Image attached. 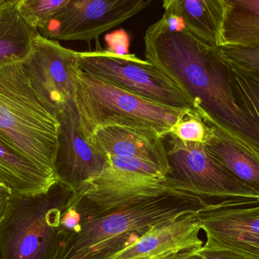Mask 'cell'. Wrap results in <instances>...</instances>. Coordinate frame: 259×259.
Instances as JSON below:
<instances>
[{"mask_svg":"<svg viewBox=\"0 0 259 259\" xmlns=\"http://www.w3.org/2000/svg\"><path fill=\"white\" fill-rule=\"evenodd\" d=\"M225 17L222 45L259 44V0H222Z\"/></svg>","mask_w":259,"mask_h":259,"instance_id":"obj_17","label":"cell"},{"mask_svg":"<svg viewBox=\"0 0 259 259\" xmlns=\"http://www.w3.org/2000/svg\"><path fill=\"white\" fill-rule=\"evenodd\" d=\"M55 175L36 167L0 140V182L13 195H34L47 191L57 182Z\"/></svg>","mask_w":259,"mask_h":259,"instance_id":"obj_16","label":"cell"},{"mask_svg":"<svg viewBox=\"0 0 259 259\" xmlns=\"http://www.w3.org/2000/svg\"><path fill=\"white\" fill-rule=\"evenodd\" d=\"M59 127L38 100L21 62H0V140L56 176Z\"/></svg>","mask_w":259,"mask_h":259,"instance_id":"obj_3","label":"cell"},{"mask_svg":"<svg viewBox=\"0 0 259 259\" xmlns=\"http://www.w3.org/2000/svg\"><path fill=\"white\" fill-rule=\"evenodd\" d=\"M225 60L240 69L259 75V44L249 46L223 45Z\"/></svg>","mask_w":259,"mask_h":259,"instance_id":"obj_22","label":"cell"},{"mask_svg":"<svg viewBox=\"0 0 259 259\" xmlns=\"http://www.w3.org/2000/svg\"><path fill=\"white\" fill-rule=\"evenodd\" d=\"M197 212L184 214L158 225L110 259H157L177 252L200 249L203 241Z\"/></svg>","mask_w":259,"mask_h":259,"instance_id":"obj_13","label":"cell"},{"mask_svg":"<svg viewBox=\"0 0 259 259\" xmlns=\"http://www.w3.org/2000/svg\"><path fill=\"white\" fill-rule=\"evenodd\" d=\"M152 0H71L39 29L54 40L91 42L138 14Z\"/></svg>","mask_w":259,"mask_h":259,"instance_id":"obj_9","label":"cell"},{"mask_svg":"<svg viewBox=\"0 0 259 259\" xmlns=\"http://www.w3.org/2000/svg\"><path fill=\"white\" fill-rule=\"evenodd\" d=\"M144 42L146 60L178 86L205 122L259 155V124L237 103L220 47L182 25L169 27L163 17L147 29Z\"/></svg>","mask_w":259,"mask_h":259,"instance_id":"obj_1","label":"cell"},{"mask_svg":"<svg viewBox=\"0 0 259 259\" xmlns=\"http://www.w3.org/2000/svg\"><path fill=\"white\" fill-rule=\"evenodd\" d=\"M167 259H249L219 251L200 249H191L174 254Z\"/></svg>","mask_w":259,"mask_h":259,"instance_id":"obj_24","label":"cell"},{"mask_svg":"<svg viewBox=\"0 0 259 259\" xmlns=\"http://www.w3.org/2000/svg\"><path fill=\"white\" fill-rule=\"evenodd\" d=\"M108 156L109 157L110 164L115 167L130 170V171L143 174V175L165 177L158 167L142 160L124 158V157L111 156V155H108Z\"/></svg>","mask_w":259,"mask_h":259,"instance_id":"obj_23","label":"cell"},{"mask_svg":"<svg viewBox=\"0 0 259 259\" xmlns=\"http://www.w3.org/2000/svg\"><path fill=\"white\" fill-rule=\"evenodd\" d=\"M56 118L59 127L55 173L58 181L78 194L109 165V157L83 135L75 110L65 109Z\"/></svg>","mask_w":259,"mask_h":259,"instance_id":"obj_11","label":"cell"},{"mask_svg":"<svg viewBox=\"0 0 259 259\" xmlns=\"http://www.w3.org/2000/svg\"><path fill=\"white\" fill-rule=\"evenodd\" d=\"M210 131V126L193 109L172 128L170 134L186 143L205 144Z\"/></svg>","mask_w":259,"mask_h":259,"instance_id":"obj_21","label":"cell"},{"mask_svg":"<svg viewBox=\"0 0 259 259\" xmlns=\"http://www.w3.org/2000/svg\"><path fill=\"white\" fill-rule=\"evenodd\" d=\"M228 64L237 103L259 124V75Z\"/></svg>","mask_w":259,"mask_h":259,"instance_id":"obj_19","label":"cell"},{"mask_svg":"<svg viewBox=\"0 0 259 259\" xmlns=\"http://www.w3.org/2000/svg\"><path fill=\"white\" fill-rule=\"evenodd\" d=\"M77 53L39 33L30 53L21 61L38 100L53 116L65 109L76 111L74 75L79 68Z\"/></svg>","mask_w":259,"mask_h":259,"instance_id":"obj_8","label":"cell"},{"mask_svg":"<svg viewBox=\"0 0 259 259\" xmlns=\"http://www.w3.org/2000/svg\"><path fill=\"white\" fill-rule=\"evenodd\" d=\"M77 52L80 69L121 89L176 109H193L176 84L158 68L135 55L119 56L102 50Z\"/></svg>","mask_w":259,"mask_h":259,"instance_id":"obj_7","label":"cell"},{"mask_svg":"<svg viewBox=\"0 0 259 259\" xmlns=\"http://www.w3.org/2000/svg\"><path fill=\"white\" fill-rule=\"evenodd\" d=\"M74 102L80 131L88 139L97 127L121 125L154 131L164 137L193 109L169 107L121 89L77 68Z\"/></svg>","mask_w":259,"mask_h":259,"instance_id":"obj_4","label":"cell"},{"mask_svg":"<svg viewBox=\"0 0 259 259\" xmlns=\"http://www.w3.org/2000/svg\"><path fill=\"white\" fill-rule=\"evenodd\" d=\"M0 259H1V256H0Z\"/></svg>","mask_w":259,"mask_h":259,"instance_id":"obj_29","label":"cell"},{"mask_svg":"<svg viewBox=\"0 0 259 259\" xmlns=\"http://www.w3.org/2000/svg\"><path fill=\"white\" fill-rule=\"evenodd\" d=\"M39 30L27 24L15 5L0 6V62H21L31 50Z\"/></svg>","mask_w":259,"mask_h":259,"instance_id":"obj_18","label":"cell"},{"mask_svg":"<svg viewBox=\"0 0 259 259\" xmlns=\"http://www.w3.org/2000/svg\"><path fill=\"white\" fill-rule=\"evenodd\" d=\"M71 0H19L15 4L24 21L39 30Z\"/></svg>","mask_w":259,"mask_h":259,"instance_id":"obj_20","label":"cell"},{"mask_svg":"<svg viewBox=\"0 0 259 259\" xmlns=\"http://www.w3.org/2000/svg\"><path fill=\"white\" fill-rule=\"evenodd\" d=\"M197 218L206 236L202 248L259 259V202L209 205Z\"/></svg>","mask_w":259,"mask_h":259,"instance_id":"obj_10","label":"cell"},{"mask_svg":"<svg viewBox=\"0 0 259 259\" xmlns=\"http://www.w3.org/2000/svg\"><path fill=\"white\" fill-rule=\"evenodd\" d=\"M205 143L208 153L237 180L259 194V155L213 124Z\"/></svg>","mask_w":259,"mask_h":259,"instance_id":"obj_15","label":"cell"},{"mask_svg":"<svg viewBox=\"0 0 259 259\" xmlns=\"http://www.w3.org/2000/svg\"><path fill=\"white\" fill-rule=\"evenodd\" d=\"M207 206L175 189L121 205L73 198L61 218L52 259H110L155 227Z\"/></svg>","mask_w":259,"mask_h":259,"instance_id":"obj_2","label":"cell"},{"mask_svg":"<svg viewBox=\"0 0 259 259\" xmlns=\"http://www.w3.org/2000/svg\"><path fill=\"white\" fill-rule=\"evenodd\" d=\"M107 45L106 51L119 56L129 55L130 38L124 30H119L105 36Z\"/></svg>","mask_w":259,"mask_h":259,"instance_id":"obj_25","label":"cell"},{"mask_svg":"<svg viewBox=\"0 0 259 259\" xmlns=\"http://www.w3.org/2000/svg\"><path fill=\"white\" fill-rule=\"evenodd\" d=\"M13 193L8 186L0 182V224L6 217L10 208Z\"/></svg>","mask_w":259,"mask_h":259,"instance_id":"obj_26","label":"cell"},{"mask_svg":"<svg viewBox=\"0 0 259 259\" xmlns=\"http://www.w3.org/2000/svg\"><path fill=\"white\" fill-rule=\"evenodd\" d=\"M164 15L181 21L189 32L211 47L222 45L225 7L222 0H163Z\"/></svg>","mask_w":259,"mask_h":259,"instance_id":"obj_14","label":"cell"},{"mask_svg":"<svg viewBox=\"0 0 259 259\" xmlns=\"http://www.w3.org/2000/svg\"><path fill=\"white\" fill-rule=\"evenodd\" d=\"M177 253H178V252H177ZM174 254H176V253L170 254V255H165V256L161 257V258H157V259H167L169 258V257L171 256L172 255H174Z\"/></svg>","mask_w":259,"mask_h":259,"instance_id":"obj_28","label":"cell"},{"mask_svg":"<svg viewBox=\"0 0 259 259\" xmlns=\"http://www.w3.org/2000/svg\"><path fill=\"white\" fill-rule=\"evenodd\" d=\"M73 196L59 181L38 194L13 195L0 224L1 259H52L61 218Z\"/></svg>","mask_w":259,"mask_h":259,"instance_id":"obj_5","label":"cell"},{"mask_svg":"<svg viewBox=\"0 0 259 259\" xmlns=\"http://www.w3.org/2000/svg\"><path fill=\"white\" fill-rule=\"evenodd\" d=\"M19 0H0V6L4 5L16 4Z\"/></svg>","mask_w":259,"mask_h":259,"instance_id":"obj_27","label":"cell"},{"mask_svg":"<svg viewBox=\"0 0 259 259\" xmlns=\"http://www.w3.org/2000/svg\"><path fill=\"white\" fill-rule=\"evenodd\" d=\"M97 149L111 156L137 158L170 174L164 137L154 131L121 125L97 127L90 139Z\"/></svg>","mask_w":259,"mask_h":259,"instance_id":"obj_12","label":"cell"},{"mask_svg":"<svg viewBox=\"0 0 259 259\" xmlns=\"http://www.w3.org/2000/svg\"><path fill=\"white\" fill-rule=\"evenodd\" d=\"M164 140L172 188L199 196L208 206L259 202V194L219 164L205 145L186 143L170 133Z\"/></svg>","mask_w":259,"mask_h":259,"instance_id":"obj_6","label":"cell"}]
</instances>
